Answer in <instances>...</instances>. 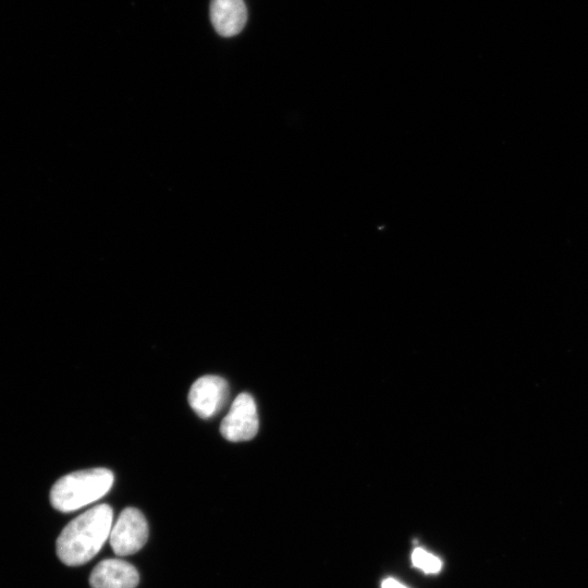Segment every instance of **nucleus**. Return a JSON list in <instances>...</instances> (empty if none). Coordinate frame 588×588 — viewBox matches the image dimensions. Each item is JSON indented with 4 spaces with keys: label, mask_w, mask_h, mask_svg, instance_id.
Returning a JSON list of instances; mask_svg holds the SVG:
<instances>
[{
    "label": "nucleus",
    "mask_w": 588,
    "mask_h": 588,
    "mask_svg": "<svg viewBox=\"0 0 588 588\" xmlns=\"http://www.w3.org/2000/svg\"><path fill=\"white\" fill-rule=\"evenodd\" d=\"M112 519L111 506L99 504L71 520L57 539V554L61 562L78 566L91 560L109 538Z\"/></svg>",
    "instance_id": "f257e3e1"
},
{
    "label": "nucleus",
    "mask_w": 588,
    "mask_h": 588,
    "mask_svg": "<svg viewBox=\"0 0 588 588\" xmlns=\"http://www.w3.org/2000/svg\"><path fill=\"white\" fill-rule=\"evenodd\" d=\"M114 476L107 468H90L61 477L51 488V505L63 513L82 509L102 498L112 487Z\"/></svg>",
    "instance_id": "f03ea898"
},
{
    "label": "nucleus",
    "mask_w": 588,
    "mask_h": 588,
    "mask_svg": "<svg viewBox=\"0 0 588 588\" xmlns=\"http://www.w3.org/2000/svg\"><path fill=\"white\" fill-rule=\"evenodd\" d=\"M109 539L117 555L136 553L148 539V524L145 516L137 509H124L112 526Z\"/></svg>",
    "instance_id": "7ed1b4c3"
},
{
    "label": "nucleus",
    "mask_w": 588,
    "mask_h": 588,
    "mask_svg": "<svg viewBox=\"0 0 588 588\" xmlns=\"http://www.w3.org/2000/svg\"><path fill=\"white\" fill-rule=\"evenodd\" d=\"M257 407L248 393L238 394L220 425V432L228 441L253 439L258 431Z\"/></svg>",
    "instance_id": "20e7f679"
},
{
    "label": "nucleus",
    "mask_w": 588,
    "mask_h": 588,
    "mask_svg": "<svg viewBox=\"0 0 588 588\" xmlns=\"http://www.w3.org/2000/svg\"><path fill=\"white\" fill-rule=\"evenodd\" d=\"M229 396L228 382L218 376L198 378L191 387L188 402L201 418H210L225 404Z\"/></svg>",
    "instance_id": "39448f33"
},
{
    "label": "nucleus",
    "mask_w": 588,
    "mask_h": 588,
    "mask_svg": "<svg viewBox=\"0 0 588 588\" xmlns=\"http://www.w3.org/2000/svg\"><path fill=\"white\" fill-rule=\"evenodd\" d=\"M139 575L136 568L119 559H107L98 563L90 576L91 588H136Z\"/></svg>",
    "instance_id": "423d86ee"
},
{
    "label": "nucleus",
    "mask_w": 588,
    "mask_h": 588,
    "mask_svg": "<svg viewBox=\"0 0 588 588\" xmlns=\"http://www.w3.org/2000/svg\"><path fill=\"white\" fill-rule=\"evenodd\" d=\"M210 20L223 37L238 34L246 24L247 10L243 0H211Z\"/></svg>",
    "instance_id": "0eeeda50"
},
{
    "label": "nucleus",
    "mask_w": 588,
    "mask_h": 588,
    "mask_svg": "<svg viewBox=\"0 0 588 588\" xmlns=\"http://www.w3.org/2000/svg\"><path fill=\"white\" fill-rule=\"evenodd\" d=\"M412 563L413 566L424 571L427 574H437L442 567V561L422 548L414 549L412 553Z\"/></svg>",
    "instance_id": "6e6552de"
},
{
    "label": "nucleus",
    "mask_w": 588,
    "mask_h": 588,
    "mask_svg": "<svg viewBox=\"0 0 588 588\" xmlns=\"http://www.w3.org/2000/svg\"><path fill=\"white\" fill-rule=\"evenodd\" d=\"M381 588H407L394 578H385L381 583Z\"/></svg>",
    "instance_id": "1a4fd4ad"
}]
</instances>
